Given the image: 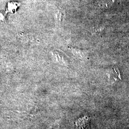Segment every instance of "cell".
I'll return each instance as SVG.
<instances>
[{
  "mask_svg": "<svg viewBox=\"0 0 129 129\" xmlns=\"http://www.w3.org/2000/svg\"><path fill=\"white\" fill-rule=\"evenodd\" d=\"M52 55L56 62L62 65L66 64V61L64 56L60 52L55 50L53 51L52 52Z\"/></svg>",
  "mask_w": 129,
  "mask_h": 129,
  "instance_id": "obj_1",
  "label": "cell"
},
{
  "mask_svg": "<svg viewBox=\"0 0 129 129\" xmlns=\"http://www.w3.org/2000/svg\"><path fill=\"white\" fill-rule=\"evenodd\" d=\"M20 5V4L19 3H15V2H10L8 3L7 8L6 11V13H13L18 8L19 6Z\"/></svg>",
  "mask_w": 129,
  "mask_h": 129,
  "instance_id": "obj_2",
  "label": "cell"
},
{
  "mask_svg": "<svg viewBox=\"0 0 129 129\" xmlns=\"http://www.w3.org/2000/svg\"><path fill=\"white\" fill-rule=\"evenodd\" d=\"M4 20V17L2 14L0 13V22H2Z\"/></svg>",
  "mask_w": 129,
  "mask_h": 129,
  "instance_id": "obj_3",
  "label": "cell"
}]
</instances>
